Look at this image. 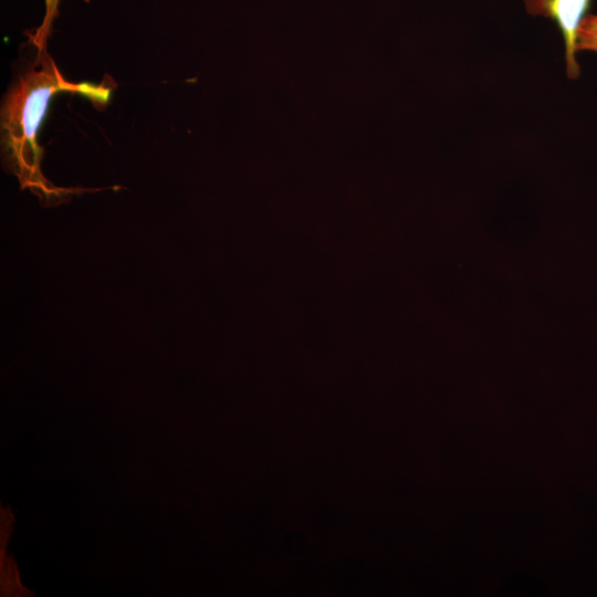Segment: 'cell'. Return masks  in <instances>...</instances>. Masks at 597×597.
<instances>
[{"label":"cell","instance_id":"4","mask_svg":"<svg viewBox=\"0 0 597 597\" xmlns=\"http://www.w3.org/2000/svg\"><path fill=\"white\" fill-rule=\"evenodd\" d=\"M576 51L597 53V13H587L582 20L576 38Z\"/></svg>","mask_w":597,"mask_h":597},{"label":"cell","instance_id":"3","mask_svg":"<svg viewBox=\"0 0 597 597\" xmlns=\"http://www.w3.org/2000/svg\"><path fill=\"white\" fill-rule=\"evenodd\" d=\"M115 83L107 77L100 84L82 82L74 83L73 94H80L92 101L96 106L103 107L108 104Z\"/></svg>","mask_w":597,"mask_h":597},{"label":"cell","instance_id":"1","mask_svg":"<svg viewBox=\"0 0 597 597\" xmlns=\"http://www.w3.org/2000/svg\"><path fill=\"white\" fill-rule=\"evenodd\" d=\"M38 50L34 63L4 98L1 132L6 153L23 185L48 191L40 169L42 149L36 137L53 95L73 93L74 83L64 78L45 48Z\"/></svg>","mask_w":597,"mask_h":597},{"label":"cell","instance_id":"2","mask_svg":"<svg viewBox=\"0 0 597 597\" xmlns=\"http://www.w3.org/2000/svg\"><path fill=\"white\" fill-rule=\"evenodd\" d=\"M593 0H523L525 10L533 17L552 20L558 28L565 50V71L568 78L576 80L580 74L577 61V30Z\"/></svg>","mask_w":597,"mask_h":597},{"label":"cell","instance_id":"5","mask_svg":"<svg viewBox=\"0 0 597 597\" xmlns=\"http://www.w3.org/2000/svg\"><path fill=\"white\" fill-rule=\"evenodd\" d=\"M60 1L61 0H44L45 13L42 24L30 34V40L36 46V49L46 48L48 39L52 31V24L59 14Z\"/></svg>","mask_w":597,"mask_h":597}]
</instances>
